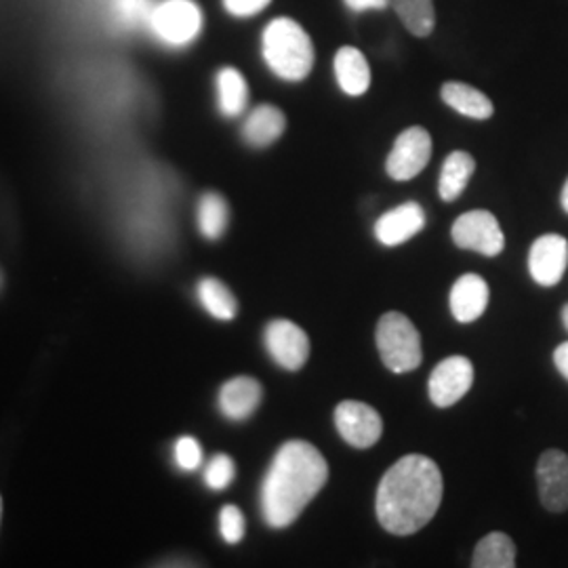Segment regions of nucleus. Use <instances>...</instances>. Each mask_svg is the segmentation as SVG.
<instances>
[{
  "instance_id": "2eb2a0df",
  "label": "nucleus",
  "mask_w": 568,
  "mask_h": 568,
  "mask_svg": "<svg viewBox=\"0 0 568 568\" xmlns=\"http://www.w3.org/2000/svg\"><path fill=\"white\" fill-rule=\"evenodd\" d=\"M262 384L253 377H234L220 389V408L227 419L244 422L262 403Z\"/></svg>"
},
{
  "instance_id": "a878e982",
  "label": "nucleus",
  "mask_w": 568,
  "mask_h": 568,
  "mask_svg": "<svg viewBox=\"0 0 568 568\" xmlns=\"http://www.w3.org/2000/svg\"><path fill=\"white\" fill-rule=\"evenodd\" d=\"M234 476H236V466L227 455H215L204 469V483L213 490H224L230 487Z\"/></svg>"
},
{
  "instance_id": "5701e85b",
  "label": "nucleus",
  "mask_w": 568,
  "mask_h": 568,
  "mask_svg": "<svg viewBox=\"0 0 568 568\" xmlns=\"http://www.w3.org/2000/svg\"><path fill=\"white\" fill-rule=\"evenodd\" d=\"M199 300L204 310L217 321H234L239 314V302L232 291L217 278H203L199 283Z\"/></svg>"
},
{
  "instance_id": "b1692460",
  "label": "nucleus",
  "mask_w": 568,
  "mask_h": 568,
  "mask_svg": "<svg viewBox=\"0 0 568 568\" xmlns=\"http://www.w3.org/2000/svg\"><path fill=\"white\" fill-rule=\"evenodd\" d=\"M230 222V209L224 196L206 192L199 203V230L206 241H220Z\"/></svg>"
},
{
  "instance_id": "412c9836",
  "label": "nucleus",
  "mask_w": 568,
  "mask_h": 568,
  "mask_svg": "<svg viewBox=\"0 0 568 568\" xmlns=\"http://www.w3.org/2000/svg\"><path fill=\"white\" fill-rule=\"evenodd\" d=\"M387 2L413 37L426 39L434 32V26H436L434 0H387Z\"/></svg>"
},
{
  "instance_id": "c85d7f7f",
  "label": "nucleus",
  "mask_w": 568,
  "mask_h": 568,
  "mask_svg": "<svg viewBox=\"0 0 568 568\" xmlns=\"http://www.w3.org/2000/svg\"><path fill=\"white\" fill-rule=\"evenodd\" d=\"M270 2L272 0H224V7L227 13H232L236 18H248V16L264 11Z\"/></svg>"
},
{
  "instance_id": "bb28decb",
  "label": "nucleus",
  "mask_w": 568,
  "mask_h": 568,
  "mask_svg": "<svg viewBox=\"0 0 568 568\" xmlns=\"http://www.w3.org/2000/svg\"><path fill=\"white\" fill-rule=\"evenodd\" d=\"M175 464L183 471H194L203 464V448L196 438L183 436L175 445Z\"/></svg>"
},
{
  "instance_id": "ddd939ff",
  "label": "nucleus",
  "mask_w": 568,
  "mask_h": 568,
  "mask_svg": "<svg viewBox=\"0 0 568 568\" xmlns=\"http://www.w3.org/2000/svg\"><path fill=\"white\" fill-rule=\"evenodd\" d=\"M426 227V211L422 204L405 203L384 213L375 224L377 241L386 246H398L417 236Z\"/></svg>"
},
{
  "instance_id": "2f4dec72",
  "label": "nucleus",
  "mask_w": 568,
  "mask_h": 568,
  "mask_svg": "<svg viewBox=\"0 0 568 568\" xmlns=\"http://www.w3.org/2000/svg\"><path fill=\"white\" fill-rule=\"evenodd\" d=\"M560 204H562V209L568 215V180L565 182V187H562V194H560Z\"/></svg>"
},
{
  "instance_id": "cd10ccee",
  "label": "nucleus",
  "mask_w": 568,
  "mask_h": 568,
  "mask_svg": "<svg viewBox=\"0 0 568 568\" xmlns=\"http://www.w3.org/2000/svg\"><path fill=\"white\" fill-rule=\"evenodd\" d=\"M220 532L225 544H239L244 537V516L236 506H225L220 514Z\"/></svg>"
},
{
  "instance_id": "4be33fe9",
  "label": "nucleus",
  "mask_w": 568,
  "mask_h": 568,
  "mask_svg": "<svg viewBox=\"0 0 568 568\" xmlns=\"http://www.w3.org/2000/svg\"><path fill=\"white\" fill-rule=\"evenodd\" d=\"M217 98H220V112L234 119L243 114L248 102V89L243 74L236 68H224L217 74Z\"/></svg>"
},
{
  "instance_id": "72a5a7b5",
  "label": "nucleus",
  "mask_w": 568,
  "mask_h": 568,
  "mask_svg": "<svg viewBox=\"0 0 568 568\" xmlns=\"http://www.w3.org/2000/svg\"><path fill=\"white\" fill-rule=\"evenodd\" d=\"M0 516H2V499H0Z\"/></svg>"
},
{
  "instance_id": "f3484780",
  "label": "nucleus",
  "mask_w": 568,
  "mask_h": 568,
  "mask_svg": "<svg viewBox=\"0 0 568 568\" xmlns=\"http://www.w3.org/2000/svg\"><path fill=\"white\" fill-rule=\"evenodd\" d=\"M335 77L347 95H365L371 87V68L363 51L356 47H342L335 55Z\"/></svg>"
},
{
  "instance_id": "7ed1b4c3",
  "label": "nucleus",
  "mask_w": 568,
  "mask_h": 568,
  "mask_svg": "<svg viewBox=\"0 0 568 568\" xmlns=\"http://www.w3.org/2000/svg\"><path fill=\"white\" fill-rule=\"evenodd\" d=\"M264 58L283 81H304L314 68V44L297 21L278 18L265 28Z\"/></svg>"
},
{
  "instance_id": "f8f14e48",
  "label": "nucleus",
  "mask_w": 568,
  "mask_h": 568,
  "mask_svg": "<svg viewBox=\"0 0 568 568\" xmlns=\"http://www.w3.org/2000/svg\"><path fill=\"white\" fill-rule=\"evenodd\" d=\"M537 487L544 508L560 514L568 509V455L562 450H546L537 462Z\"/></svg>"
},
{
  "instance_id": "39448f33",
  "label": "nucleus",
  "mask_w": 568,
  "mask_h": 568,
  "mask_svg": "<svg viewBox=\"0 0 568 568\" xmlns=\"http://www.w3.org/2000/svg\"><path fill=\"white\" fill-rule=\"evenodd\" d=\"M150 28L161 41L182 47L203 30V13L194 0H163L152 9Z\"/></svg>"
},
{
  "instance_id": "9d476101",
  "label": "nucleus",
  "mask_w": 568,
  "mask_h": 568,
  "mask_svg": "<svg viewBox=\"0 0 568 568\" xmlns=\"http://www.w3.org/2000/svg\"><path fill=\"white\" fill-rule=\"evenodd\" d=\"M265 347L274 363L284 371H300L310 356V337L291 321H272L265 326Z\"/></svg>"
},
{
  "instance_id": "f257e3e1",
  "label": "nucleus",
  "mask_w": 568,
  "mask_h": 568,
  "mask_svg": "<svg viewBox=\"0 0 568 568\" xmlns=\"http://www.w3.org/2000/svg\"><path fill=\"white\" fill-rule=\"evenodd\" d=\"M443 474L426 455H406L377 488L375 509L387 532L405 537L426 527L443 504Z\"/></svg>"
},
{
  "instance_id": "c756f323",
  "label": "nucleus",
  "mask_w": 568,
  "mask_h": 568,
  "mask_svg": "<svg viewBox=\"0 0 568 568\" xmlns=\"http://www.w3.org/2000/svg\"><path fill=\"white\" fill-rule=\"evenodd\" d=\"M345 7L361 13V11H368V9H386L387 0H344Z\"/></svg>"
},
{
  "instance_id": "7c9ffc66",
  "label": "nucleus",
  "mask_w": 568,
  "mask_h": 568,
  "mask_svg": "<svg viewBox=\"0 0 568 568\" xmlns=\"http://www.w3.org/2000/svg\"><path fill=\"white\" fill-rule=\"evenodd\" d=\"M554 365L560 371V375L568 382V342L558 345L554 349Z\"/></svg>"
},
{
  "instance_id": "6e6552de",
  "label": "nucleus",
  "mask_w": 568,
  "mask_h": 568,
  "mask_svg": "<svg viewBox=\"0 0 568 568\" xmlns=\"http://www.w3.org/2000/svg\"><path fill=\"white\" fill-rule=\"evenodd\" d=\"M474 384V365L466 356H448L432 371L427 392L438 408L457 405Z\"/></svg>"
},
{
  "instance_id": "20e7f679",
  "label": "nucleus",
  "mask_w": 568,
  "mask_h": 568,
  "mask_svg": "<svg viewBox=\"0 0 568 568\" xmlns=\"http://www.w3.org/2000/svg\"><path fill=\"white\" fill-rule=\"evenodd\" d=\"M377 349L382 354L384 365L396 373H410L422 365V335L415 325L400 312H387L377 323L375 331Z\"/></svg>"
},
{
  "instance_id": "f03ea898",
  "label": "nucleus",
  "mask_w": 568,
  "mask_h": 568,
  "mask_svg": "<svg viewBox=\"0 0 568 568\" xmlns=\"http://www.w3.org/2000/svg\"><path fill=\"white\" fill-rule=\"evenodd\" d=\"M328 466L323 453L304 440L278 448L262 487V514L272 528L291 527L323 490Z\"/></svg>"
},
{
  "instance_id": "423d86ee",
  "label": "nucleus",
  "mask_w": 568,
  "mask_h": 568,
  "mask_svg": "<svg viewBox=\"0 0 568 568\" xmlns=\"http://www.w3.org/2000/svg\"><path fill=\"white\" fill-rule=\"evenodd\" d=\"M450 234H453V243L459 248L476 251L485 257H497L506 246L504 230L490 211L464 213L462 217L455 220Z\"/></svg>"
},
{
  "instance_id": "393cba45",
  "label": "nucleus",
  "mask_w": 568,
  "mask_h": 568,
  "mask_svg": "<svg viewBox=\"0 0 568 568\" xmlns=\"http://www.w3.org/2000/svg\"><path fill=\"white\" fill-rule=\"evenodd\" d=\"M152 9V0H112V16L122 28H135L150 21Z\"/></svg>"
},
{
  "instance_id": "6ab92c4d",
  "label": "nucleus",
  "mask_w": 568,
  "mask_h": 568,
  "mask_svg": "<svg viewBox=\"0 0 568 568\" xmlns=\"http://www.w3.org/2000/svg\"><path fill=\"white\" fill-rule=\"evenodd\" d=\"M476 171V161L464 152V150H457V152H450L447 156V161L443 164V171H440V180H438V194L445 203H453L457 201L464 190L467 187V183L471 180Z\"/></svg>"
},
{
  "instance_id": "0eeeda50",
  "label": "nucleus",
  "mask_w": 568,
  "mask_h": 568,
  "mask_svg": "<svg viewBox=\"0 0 568 568\" xmlns=\"http://www.w3.org/2000/svg\"><path fill=\"white\" fill-rule=\"evenodd\" d=\"M432 156V138L424 126H410L398 135L386 161L387 175L396 182L417 178Z\"/></svg>"
},
{
  "instance_id": "1a4fd4ad",
  "label": "nucleus",
  "mask_w": 568,
  "mask_h": 568,
  "mask_svg": "<svg viewBox=\"0 0 568 568\" xmlns=\"http://www.w3.org/2000/svg\"><path fill=\"white\" fill-rule=\"evenodd\" d=\"M335 426L347 445L368 448L379 443L384 422L373 406L356 400H345L335 408Z\"/></svg>"
},
{
  "instance_id": "aec40b11",
  "label": "nucleus",
  "mask_w": 568,
  "mask_h": 568,
  "mask_svg": "<svg viewBox=\"0 0 568 568\" xmlns=\"http://www.w3.org/2000/svg\"><path fill=\"white\" fill-rule=\"evenodd\" d=\"M471 567L514 568L516 567V546L506 532H488L474 549Z\"/></svg>"
},
{
  "instance_id": "a211bd4d",
  "label": "nucleus",
  "mask_w": 568,
  "mask_h": 568,
  "mask_svg": "<svg viewBox=\"0 0 568 568\" xmlns=\"http://www.w3.org/2000/svg\"><path fill=\"white\" fill-rule=\"evenodd\" d=\"M440 98L448 108H453L455 112L464 114L467 119H474V121H487L495 114V105L487 95L483 91L469 87L466 82H445L440 89Z\"/></svg>"
},
{
  "instance_id": "473e14b6",
  "label": "nucleus",
  "mask_w": 568,
  "mask_h": 568,
  "mask_svg": "<svg viewBox=\"0 0 568 568\" xmlns=\"http://www.w3.org/2000/svg\"><path fill=\"white\" fill-rule=\"evenodd\" d=\"M560 316H562V325H565V328L568 331V304L562 307V314H560Z\"/></svg>"
},
{
  "instance_id": "dca6fc26",
  "label": "nucleus",
  "mask_w": 568,
  "mask_h": 568,
  "mask_svg": "<svg viewBox=\"0 0 568 568\" xmlns=\"http://www.w3.org/2000/svg\"><path fill=\"white\" fill-rule=\"evenodd\" d=\"M284 129H286V119L283 112L276 105L262 103L244 121V142L253 148H267L281 140Z\"/></svg>"
},
{
  "instance_id": "4468645a",
  "label": "nucleus",
  "mask_w": 568,
  "mask_h": 568,
  "mask_svg": "<svg viewBox=\"0 0 568 568\" xmlns=\"http://www.w3.org/2000/svg\"><path fill=\"white\" fill-rule=\"evenodd\" d=\"M488 297H490V291L483 276L464 274L462 278H457V283L453 284V291H450V312L455 321L462 325L478 321L487 310Z\"/></svg>"
},
{
  "instance_id": "9b49d317",
  "label": "nucleus",
  "mask_w": 568,
  "mask_h": 568,
  "mask_svg": "<svg viewBox=\"0 0 568 568\" xmlns=\"http://www.w3.org/2000/svg\"><path fill=\"white\" fill-rule=\"evenodd\" d=\"M568 265V241L560 234L539 236L528 251V272L541 286H556L565 278Z\"/></svg>"
}]
</instances>
